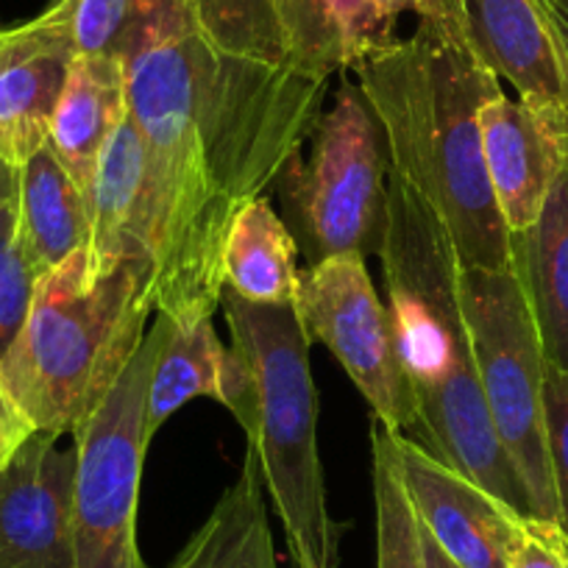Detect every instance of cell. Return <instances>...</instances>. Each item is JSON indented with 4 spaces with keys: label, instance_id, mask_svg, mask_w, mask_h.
Listing matches in <instances>:
<instances>
[{
    "label": "cell",
    "instance_id": "ac0fdd59",
    "mask_svg": "<svg viewBox=\"0 0 568 568\" xmlns=\"http://www.w3.org/2000/svg\"><path fill=\"white\" fill-rule=\"evenodd\" d=\"M18 229L37 271L48 273L90 240L87 190L42 145L18 179Z\"/></svg>",
    "mask_w": 568,
    "mask_h": 568
},
{
    "label": "cell",
    "instance_id": "6da1fadb",
    "mask_svg": "<svg viewBox=\"0 0 568 568\" xmlns=\"http://www.w3.org/2000/svg\"><path fill=\"white\" fill-rule=\"evenodd\" d=\"M123 68L149 151L154 310L176 324L212 318L229 226L304 149L335 70L278 0H179Z\"/></svg>",
    "mask_w": 568,
    "mask_h": 568
},
{
    "label": "cell",
    "instance_id": "4dcf8cb0",
    "mask_svg": "<svg viewBox=\"0 0 568 568\" xmlns=\"http://www.w3.org/2000/svg\"><path fill=\"white\" fill-rule=\"evenodd\" d=\"M418 535H420V555H424V568H460L438 544L433 540V535L426 532L424 527L418 524Z\"/></svg>",
    "mask_w": 568,
    "mask_h": 568
},
{
    "label": "cell",
    "instance_id": "1f68e13d",
    "mask_svg": "<svg viewBox=\"0 0 568 568\" xmlns=\"http://www.w3.org/2000/svg\"><path fill=\"white\" fill-rule=\"evenodd\" d=\"M18 179L20 168L9 165V162L0 156V210H3L12 199H18Z\"/></svg>",
    "mask_w": 568,
    "mask_h": 568
},
{
    "label": "cell",
    "instance_id": "44dd1931",
    "mask_svg": "<svg viewBox=\"0 0 568 568\" xmlns=\"http://www.w3.org/2000/svg\"><path fill=\"white\" fill-rule=\"evenodd\" d=\"M226 368L229 346L221 343L212 318H199L190 324L171 321L149 385L151 438L193 398H215L221 404Z\"/></svg>",
    "mask_w": 568,
    "mask_h": 568
},
{
    "label": "cell",
    "instance_id": "7c38bea8",
    "mask_svg": "<svg viewBox=\"0 0 568 568\" xmlns=\"http://www.w3.org/2000/svg\"><path fill=\"white\" fill-rule=\"evenodd\" d=\"M485 171L507 232L538 221L557 173L568 160V109L507 98L505 90L479 112Z\"/></svg>",
    "mask_w": 568,
    "mask_h": 568
},
{
    "label": "cell",
    "instance_id": "d6986e66",
    "mask_svg": "<svg viewBox=\"0 0 568 568\" xmlns=\"http://www.w3.org/2000/svg\"><path fill=\"white\" fill-rule=\"evenodd\" d=\"M168 568H278L254 452H245L237 479Z\"/></svg>",
    "mask_w": 568,
    "mask_h": 568
},
{
    "label": "cell",
    "instance_id": "5bb4252c",
    "mask_svg": "<svg viewBox=\"0 0 568 568\" xmlns=\"http://www.w3.org/2000/svg\"><path fill=\"white\" fill-rule=\"evenodd\" d=\"M468 42L518 98L568 109L549 23L538 0H455Z\"/></svg>",
    "mask_w": 568,
    "mask_h": 568
},
{
    "label": "cell",
    "instance_id": "2e32d148",
    "mask_svg": "<svg viewBox=\"0 0 568 568\" xmlns=\"http://www.w3.org/2000/svg\"><path fill=\"white\" fill-rule=\"evenodd\" d=\"M510 265L532 310L546 365L568 371V160L538 221L510 234Z\"/></svg>",
    "mask_w": 568,
    "mask_h": 568
},
{
    "label": "cell",
    "instance_id": "603a6c76",
    "mask_svg": "<svg viewBox=\"0 0 568 568\" xmlns=\"http://www.w3.org/2000/svg\"><path fill=\"white\" fill-rule=\"evenodd\" d=\"M298 40L335 73L396 40V20L376 0H278Z\"/></svg>",
    "mask_w": 568,
    "mask_h": 568
},
{
    "label": "cell",
    "instance_id": "7a4b0ae2",
    "mask_svg": "<svg viewBox=\"0 0 568 568\" xmlns=\"http://www.w3.org/2000/svg\"><path fill=\"white\" fill-rule=\"evenodd\" d=\"M379 118L390 171L413 184L449 232L463 267H510V232L485 171L479 112L501 79L457 14L418 20L352 68Z\"/></svg>",
    "mask_w": 568,
    "mask_h": 568
},
{
    "label": "cell",
    "instance_id": "4fadbf2b",
    "mask_svg": "<svg viewBox=\"0 0 568 568\" xmlns=\"http://www.w3.org/2000/svg\"><path fill=\"white\" fill-rule=\"evenodd\" d=\"M73 59L45 14L0 29V156L9 165H26L48 142Z\"/></svg>",
    "mask_w": 568,
    "mask_h": 568
},
{
    "label": "cell",
    "instance_id": "83f0119b",
    "mask_svg": "<svg viewBox=\"0 0 568 568\" xmlns=\"http://www.w3.org/2000/svg\"><path fill=\"white\" fill-rule=\"evenodd\" d=\"M37 433V426L26 418L23 409L12 402L7 387L0 385V471L9 466L20 446Z\"/></svg>",
    "mask_w": 568,
    "mask_h": 568
},
{
    "label": "cell",
    "instance_id": "9a60e30c",
    "mask_svg": "<svg viewBox=\"0 0 568 568\" xmlns=\"http://www.w3.org/2000/svg\"><path fill=\"white\" fill-rule=\"evenodd\" d=\"M90 201V245L106 256H142L151 251V173L149 151L131 114L103 145L87 187Z\"/></svg>",
    "mask_w": 568,
    "mask_h": 568
},
{
    "label": "cell",
    "instance_id": "52a82bcc",
    "mask_svg": "<svg viewBox=\"0 0 568 568\" xmlns=\"http://www.w3.org/2000/svg\"><path fill=\"white\" fill-rule=\"evenodd\" d=\"M460 298L479 387L501 449L527 490L532 518L557 521L544 426L546 357L521 282L513 265H460Z\"/></svg>",
    "mask_w": 568,
    "mask_h": 568
},
{
    "label": "cell",
    "instance_id": "5b68a950",
    "mask_svg": "<svg viewBox=\"0 0 568 568\" xmlns=\"http://www.w3.org/2000/svg\"><path fill=\"white\" fill-rule=\"evenodd\" d=\"M229 368L221 404L248 435L262 485L298 568H337L348 524L326 501L318 455V393L296 304H254L221 291Z\"/></svg>",
    "mask_w": 568,
    "mask_h": 568
},
{
    "label": "cell",
    "instance_id": "8992f818",
    "mask_svg": "<svg viewBox=\"0 0 568 568\" xmlns=\"http://www.w3.org/2000/svg\"><path fill=\"white\" fill-rule=\"evenodd\" d=\"M390 154L379 118L357 81H343L304 149L278 176L284 223L307 265L379 254L387 226Z\"/></svg>",
    "mask_w": 568,
    "mask_h": 568
},
{
    "label": "cell",
    "instance_id": "f546056e",
    "mask_svg": "<svg viewBox=\"0 0 568 568\" xmlns=\"http://www.w3.org/2000/svg\"><path fill=\"white\" fill-rule=\"evenodd\" d=\"M382 12L398 23L402 14H415L418 20H433V18H449L457 14L455 0H376Z\"/></svg>",
    "mask_w": 568,
    "mask_h": 568
},
{
    "label": "cell",
    "instance_id": "f1b7e54d",
    "mask_svg": "<svg viewBox=\"0 0 568 568\" xmlns=\"http://www.w3.org/2000/svg\"><path fill=\"white\" fill-rule=\"evenodd\" d=\"M540 9H544V18L549 23L551 42H555L557 62H560L562 84H566V98H568V0H538Z\"/></svg>",
    "mask_w": 568,
    "mask_h": 568
},
{
    "label": "cell",
    "instance_id": "30bf717a",
    "mask_svg": "<svg viewBox=\"0 0 568 568\" xmlns=\"http://www.w3.org/2000/svg\"><path fill=\"white\" fill-rule=\"evenodd\" d=\"M37 429L0 471V568H73L75 446Z\"/></svg>",
    "mask_w": 568,
    "mask_h": 568
},
{
    "label": "cell",
    "instance_id": "ffe728a7",
    "mask_svg": "<svg viewBox=\"0 0 568 568\" xmlns=\"http://www.w3.org/2000/svg\"><path fill=\"white\" fill-rule=\"evenodd\" d=\"M298 243L265 195L234 215L223 248V287L254 304H296Z\"/></svg>",
    "mask_w": 568,
    "mask_h": 568
},
{
    "label": "cell",
    "instance_id": "cb8c5ba5",
    "mask_svg": "<svg viewBox=\"0 0 568 568\" xmlns=\"http://www.w3.org/2000/svg\"><path fill=\"white\" fill-rule=\"evenodd\" d=\"M376 505V568H424L418 518L396 466L393 433L376 420L371 426Z\"/></svg>",
    "mask_w": 568,
    "mask_h": 568
},
{
    "label": "cell",
    "instance_id": "9c48e42d",
    "mask_svg": "<svg viewBox=\"0 0 568 568\" xmlns=\"http://www.w3.org/2000/svg\"><path fill=\"white\" fill-rule=\"evenodd\" d=\"M296 313L310 343H324L352 376L374 418L390 433H413L415 398L390 310L376 293L365 256L341 254L307 265L298 276Z\"/></svg>",
    "mask_w": 568,
    "mask_h": 568
},
{
    "label": "cell",
    "instance_id": "ba28073f",
    "mask_svg": "<svg viewBox=\"0 0 568 568\" xmlns=\"http://www.w3.org/2000/svg\"><path fill=\"white\" fill-rule=\"evenodd\" d=\"M171 318L160 315L101 407L73 433V568H149L136 549V501L149 433V385Z\"/></svg>",
    "mask_w": 568,
    "mask_h": 568
},
{
    "label": "cell",
    "instance_id": "3957f363",
    "mask_svg": "<svg viewBox=\"0 0 568 568\" xmlns=\"http://www.w3.org/2000/svg\"><path fill=\"white\" fill-rule=\"evenodd\" d=\"M376 256L398 357L415 398V426L407 438L516 513L532 516L479 387L455 245L424 195L393 171L385 240Z\"/></svg>",
    "mask_w": 568,
    "mask_h": 568
},
{
    "label": "cell",
    "instance_id": "277c9868",
    "mask_svg": "<svg viewBox=\"0 0 568 568\" xmlns=\"http://www.w3.org/2000/svg\"><path fill=\"white\" fill-rule=\"evenodd\" d=\"M151 282V260L90 245L42 273L29 318L0 359V385L37 429L73 435L101 407L149 335Z\"/></svg>",
    "mask_w": 568,
    "mask_h": 568
},
{
    "label": "cell",
    "instance_id": "e0dca14e",
    "mask_svg": "<svg viewBox=\"0 0 568 568\" xmlns=\"http://www.w3.org/2000/svg\"><path fill=\"white\" fill-rule=\"evenodd\" d=\"M125 114L123 62L112 57H75L53 109L45 145L84 190L90 187L103 145Z\"/></svg>",
    "mask_w": 568,
    "mask_h": 568
},
{
    "label": "cell",
    "instance_id": "484cf974",
    "mask_svg": "<svg viewBox=\"0 0 568 568\" xmlns=\"http://www.w3.org/2000/svg\"><path fill=\"white\" fill-rule=\"evenodd\" d=\"M544 426L551 483L557 496V524L568 535V371L546 365Z\"/></svg>",
    "mask_w": 568,
    "mask_h": 568
},
{
    "label": "cell",
    "instance_id": "d4e9b609",
    "mask_svg": "<svg viewBox=\"0 0 568 568\" xmlns=\"http://www.w3.org/2000/svg\"><path fill=\"white\" fill-rule=\"evenodd\" d=\"M40 276L20 240L18 199H12L0 210V359L18 341L29 318Z\"/></svg>",
    "mask_w": 568,
    "mask_h": 568
},
{
    "label": "cell",
    "instance_id": "8fae6325",
    "mask_svg": "<svg viewBox=\"0 0 568 568\" xmlns=\"http://www.w3.org/2000/svg\"><path fill=\"white\" fill-rule=\"evenodd\" d=\"M396 466L415 518L460 568H505L521 513L449 463L393 433Z\"/></svg>",
    "mask_w": 568,
    "mask_h": 568
},
{
    "label": "cell",
    "instance_id": "7402d4cb",
    "mask_svg": "<svg viewBox=\"0 0 568 568\" xmlns=\"http://www.w3.org/2000/svg\"><path fill=\"white\" fill-rule=\"evenodd\" d=\"M179 0H51L45 18L57 26L73 57H112L123 62L176 12Z\"/></svg>",
    "mask_w": 568,
    "mask_h": 568
},
{
    "label": "cell",
    "instance_id": "4316f807",
    "mask_svg": "<svg viewBox=\"0 0 568 568\" xmlns=\"http://www.w3.org/2000/svg\"><path fill=\"white\" fill-rule=\"evenodd\" d=\"M505 568H568V535L557 521L521 516Z\"/></svg>",
    "mask_w": 568,
    "mask_h": 568
}]
</instances>
